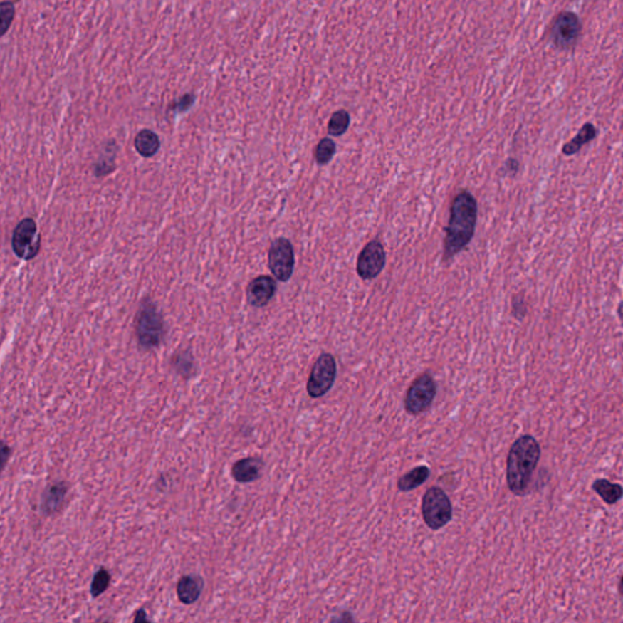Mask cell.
Returning a JSON list of instances; mask_svg holds the SVG:
<instances>
[{"label": "cell", "mask_w": 623, "mask_h": 623, "mask_svg": "<svg viewBox=\"0 0 623 623\" xmlns=\"http://www.w3.org/2000/svg\"><path fill=\"white\" fill-rule=\"evenodd\" d=\"M476 223V199L468 192H461L454 197L451 206L444 238V260L452 258L468 246L475 234Z\"/></svg>", "instance_id": "1"}, {"label": "cell", "mask_w": 623, "mask_h": 623, "mask_svg": "<svg viewBox=\"0 0 623 623\" xmlns=\"http://www.w3.org/2000/svg\"><path fill=\"white\" fill-rule=\"evenodd\" d=\"M540 458V444L533 436H521L511 446L506 458V482L515 496L526 494Z\"/></svg>", "instance_id": "2"}, {"label": "cell", "mask_w": 623, "mask_h": 623, "mask_svg": "<svg viewBox=\"0 0 623 623\" xmlns=\"http://www.w3.org/2000/svg\"><path fill=\"white\" fill-rule=\"evenodd\" d=\"M164 320L155 303L145 300L140 305L135 319V334L139 347L151 351L159 347L164 337Z\"/></svg>", "instance_id": "3"}, {"label": "cell", "mask_w": 623, "mask_h": 623, "mask_svg": "<svg viewBox=\"0 0 623 623\" xmlns=\"http://www.w3.org/2000/svg\"><path fill=\"white\" fill-rule=\"evenodd\" d=\"M422 513L429 528L437 531L452 520V503L442 488L431 487L424 494Z\"/></svg>", "instance_id": "4"}, {"label": "cell", "mask_w": 623, "mask_h": 623, "mask_svg": "<svg viewBox=\"0 0 623 623\" xmlns=\"http://www.w3.org/2000/svg\"><path fill=\"white\" fill-rule=\"evenodd\" d=\"M581 34V19L573 11L557 14L549 28V39L559 51H570L575 48Z\"/></svg>", "instance_id": "5"}, {"label": "cell", "mask_w": 623, "mask_h": 623, "mask_svg": "<svg viewBox=\"0 0 623 623\" xmlns=\"http://www.w3.org/2000/svg\"><path fill=\"white\" fill-rule=\"evenodd\" d=\"M437 394V385L429 372L419 375L407 391L404 406L412 415H418L426 412Z\"/></svg>", "instance_id": "6"}, {"label": "cell", "mask_w": 623, "mask_h": 623, "mask_svg": "<svg viewBox=\"0 0 623 623\" xmlns=\"http://www.w3.org/2000/svg\"><path fill=\"white\" fill-rule=\"evenodd\" d=\"M336 372L337 367L334 356H331L330 353H323L315 360L307 381L305 389L310 397L319 398L328 394L334 385Z\"/></svg>", "instance_id": "7"}, {"label": "cell", "mask_w": 623, "mask_h": 623, "mask_svg": "<svg viewBox=\"0 0 623 623\" xmlns=\"http://www.w3.org/2000/svg\"><path fill=\"white\" fill-rule=\"evenodd\" d=\"M41 234L38 233L37 223L32 218H25L14 230L11 246L17 257L30 261L37 257L41 251Z\"/></svg>", "instance_id": "8"}, {"label": "cell", "mask_w": 623, "mask_h": 623, "mask_svg": "<svg viewBox=\"0 0 623 623\" xmlns=\"http://www.w3.org/2000/svg\"><path fill=\"white\" fill-rule=\"evenodd\" d=\"M268 266L279 281H288L293 276L295 252L288 239L278 238L273 241L268 251Z\"/></svg>", "instance_id": "9"}, {"label": "cell", "mask_w": 623, "mask_h": 623, "mask_svg": "<svg viewBox=\"0 0 623 623\" xmlns=\"http://www.w3.org/2000/svg\"><path fill=\"white\" fill-rule=\"evenodd\" d=\"M386 252L379 240L369 241L357 260V273L364 281L375 279L385 267Z\"/></svg>", "instance_id": "10"}, {"label": "cell", "mask_w": 623, "mask_h": 623, "mask_svg": "<svg viewBox=\"0 0 623 623\" xmlns=\"http://www.w3.org/2000/svg\"><path fill=\"white\" fill-rule=\"evenodd\" d=\"M276 293V281L269 276H260L252 279L246 288L248 305L252 307H264L272 300Z\"/></svg>", "instance_id": "11"}, {"label": "cell", "mask_w": 623, "mask_h": 623, "mask_svg": "<svg viewBox=\"0 0 623 623\" xmlns=\"http://www.w3.org/2000/svg\"><path fill=\"white\" fill-rule=\"evenodd\" d=\"M263 460L260 456H248L240 459L231 468V476L240 483L256 481L263 470Z\"/></svg>", "instance_id": "12"}, {"label": "cell", "mask_w": 623, "mask_h": 623, "mask_svg": "<svg viewBox=\"0 0 623 623\" xmlns=\"http://www.w3.org/2000/svg\"><path fill=\"white\" fill-rule=\"evenodd\" d=\"M204 590V580L199 576H183L177 585V594L180 602L190 605L197 602Z\"/></svg>", "instance_id": "13"}, {"label": "cell", "mask_w": 623, "mask_h": 623, "mask_svg": "<svg viewBox=\"0 0 623 623\" xmlns=\"http://www.w3.org/2000/svg\"><path fill=\"white\" fill-rule=\"evenodd\" d=\"M68 485L66 482H56L46 488L43 494L42 511L46 515L56 514L63 506Z\"/></svg>", "instance_id": "14"}, {"label": "cell", "mask_w": 623, "mask_h": 623, "mask_svg": "<svg viewBox=\"0 0 623 623\" xmlns=\"http://www.w3.org/2000/svg\"><path fill=\"white\" fill-rule=\"evenodd\" d=\"M597 134H598V130H597L593 123L583 125L581 127V130H578L577 135L562 147V154L566 156H572L575 154H577L582 147H585L588 142H592L593 139H595Z\"/></svg>", "instance_id": "15"}, {"label": "cell", "mask_w": 623, "mask_h": 623, "mask_svg": "<svg viewBox=\"0 0 623 623\" xmlns=\"http://www.w3.org/2000/svg\"><path fill=\"white\" fill-rule=\"evenodd\" d=\"M159 145L161 142L159 135L150 130H140L134 139V147L142 157H151L155 155L159 151Z\"/></svg>", "instance_id": "16"}, {"label": "cell", "mask_w": 623, "mask_h": 623, "mask_svg": "<svg viewBox=\"0 0 623 623\" xmlns=\"http://www.w3.org/2000/svg\"><path fill=\"white\" fill-rule=\"evenodd\" d=\"M429 475H430V470L427 466H418V468H413L409 473H404L403 476L399 477V480L397 481L398 491L409 492V491L415 490L417 487L424 485L426 482Z\"/></svg>", "instance_id": "17"}, {"label": "cell", "mask_w": 623, "mask_h": 623, "mask_svg": "<svg viewBox=\"0 0 623 623\" xmlns=\"http://www.w3.org/2000/svg\"><path fill=\"white\" fill-rule=\"evenodd\" d=\"M592 487L602 497V501L609 504V506H614L622 498V487H621V485L612 483V482L605 480V478H599L597 481H594Z\"/></svg>", "instance_id": "18"}, {"label": "cell", "mask_w": 623, "mask_h": 623, "mask_svg": "<svg viewBox=\"0 0 623 623\" xmlns=\"http://www.w3.org/2000/svg\"><path fill=\"white\" fill-rule=\"evenodd\" d=\"M350 113L346 110H339L331 115L329 123H328V133L333 137H341L346 133L350 127Z\"/></svg>", "instance_id": "19"}, {"label": "cell", "mask_w": 623, "mask_h": 623, "mask_svg": "<svg viewBox=\"0 0 623 623\" xmlns=\"http://www.w3.org/2000/svg\"><path fill=\"white\" fill-rule=\"evenodd\" d=\"M336 152V144L330 138H323L318 145L314 149V159L319 166H324L330 162Z\"/></svg>", "instance_id": "20"}, {"label": "cell", "mask_w": 623, "mask_h": 623, "mask_svg": "<svg viewBox=\"0 0 623 623\" xmlns=\"http://www.w3.org/2000/svg\"><path fill=\"white\" fill-rule=\"evenodd\" d=\"M115 159H116V147L105 150L104 155L101 156L100 159H98L97 164H94L95 176L105 177L113 172L116 167Z\"/></svg>", "instance_id": "21"}, {"label": "cell", "mask_w": 623, "mask_h": 623, "mask_svg": "<svg viewBox=\"0 0 623 623\" xmlns=\"http://www.w3.org/2000/svg\"><path fill=\"white\" fill-rule=\"evenodd\" d=\"M15 19V5L11 1L0 3V38L8 32Z\"/></svg>", "instance_id": "22"}, {"label": "cell", "mask_w": 623, "mask_h": 623, "mask_svg": "<svg viewBox=\"0 0 623 623\" xmlns=\"http://www.w3.org/2000/svg\"><path fill=\"white\" fill-rule=\"evenodd\" d=\"M110 582H111V575L109 571L105 569L99 570L93 578L92 586H90V593L93 597L98 598L99 595L104 593L105 590L109 588Z\"/></svg>", "instance_id": "23"}, {"label": "cell", "mask_w": 623, "mask_h": 623, "mask_svg": "<svg viewBox=\"0 0 623 623\" xmlns=\"http://www.w3.org/2000/svg\"><path fill=\"white\" fill-rule=\"evenodd\" d=\"M173 368L176 369L177 372L180 375H184V372L190 374V370L193 368V358L189 352H180L174 356L173 360Z\"/></svg>", "instance_id": "24"}, {"label": "cell", "mask_w": 623, "mask_h": 623, "mask_svg": "<svg viewBox=\"0 0 623 623\" xmlns=\"http://www.w3.org/2000/svg\"><path fill=\"white\" fill-rule=\"evenodd\" d=\"M527 308L526 303H525V300H523V296H515L514 300H513V314L515 315V318L521 319L523 318V315L526 314Z\"/></svg>", "instance_id": "25"}, {"label": "cell", "mask_w": 623, "mask_h": 623, "mask_svg": "<svg viewBox=\"0 0 623 623\" xmlns=\"http://www.w3.org/2000/svg\"><path fill=\"white\" fill-rule=\"evenodd\" d=\"M10 454H11L10 447L3 441H0V475H1L3 470H4L5 466L8 464Z\"/></svg>", "instance_id": "26"}, {"label": "cell", "mask_w": 623, "mask_h": 623, "mask_svg": "<svg viewBox=\"0 0 623 623\" xmlns=\"http://www.w3.org/2000/svg\"><path fill=\"white\" fill-rule=\"evenodd\" d=\"M193 104V97H184L182 99V101L179 103H177L176 106H173L172 110H177V111H185V110L189 109L190 106Z\"/></svg>", "instance_id": "27"}, {"label": "cell", "mask_w": 623, "mask_h": 623, "mask_svg": "<svg viewBox=\"0 0 623 623\" xmlns=\"http://www.w3.org/2000/svg\"><path fill=\"white\" fill-rule=\"evenodd\" d=\"M140 619H142V621H147V616H145V612L142 610L138 611V614L134 617V621H135V622H138Z\"/></svg>", "instance_id": "28"}]
</instances>
